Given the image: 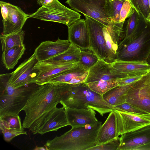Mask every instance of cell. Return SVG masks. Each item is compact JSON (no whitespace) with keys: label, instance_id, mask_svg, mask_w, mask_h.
I'll use <instances>...</instances> for the list:
<instances>
[{"label":"cell","instance_id":"1","mask_svg":"<svg viewBox=\"0 0 150 150\" xmlns=\"http://www.w3.org/2000/svg\"><path fill=\"white\" fill-rule=\"evenodd\" d=\"M69 84L49 82L40 86L32 94L22 110L25 116L22 125L33 134H38L45 120L69 91Z\"/></svg>","mask_w":150,"mask_h":150},{"label":"cell","instance_id":"2","mask_svg":"<svg viewBox=\"0 0 150 150\" xmlns=\"http://www.w3.org/2000/svg\"><path fill=\"white\" fill-rule=\"evenodd\" d=\"M150 52V22L139 14L135 30L118 45L116 60L146 62Z\"/></svg>","mask_w":150,"mask_h":150},{"label":"cell","instance_id":"3","mask_svg":"<svg viewBox=\"0 0 150 150\" xmlns=\"http://www.w3.org/2000/svg\"><path fill=\"white\" fill-rule=\"evenodd\" d=\"M102 122L72 127L60 136L46 142L44 146L49 150H89L96 146V139Z\"/></svg>","mask_w":150,"mask_h":150},{"label":"cell","instance_id":"4","mask_svg":"<svg viewBox=\"0 0 150 150\" xmlns=\"http://www.w3.org/2000/svg\"><path fill=\"white\" fill-rule=\"evenodd\" d=\"M11 75H0V118L19 115L32 93L40 86L34 83L14 88L8 82Z\"/></svg>","mask_w":150,"mask_h":150},{"label":"cell","instance_id":"5","mask_svg":"<svg viewBox=\"0 0 150 150\" xmlns=\"http://www.w3.org/2000/svg\"><path fill=\"white\" fill-rule=\"evenodd\" d=\"M65 107L87 109L91 108L103 116L113 110L100 95L91 90L85 82L71 84L68 96L60 103Z\"/></svg>","mask_w":150,"mask_h":150},{"label":"cell","instance_id":"6","mask_svg":"<svg viewBox=\"0 0 150 150\" xmlns=\"http://www.w3.org/2000/svg\"><path fill=\"white\" fill-rule=\"evenodd\" d=\"M79 12L65 6L58 0L41 6L34 13L28 14V18L57 22L67 26L81 18Z\"/></svg>","mask_w":150,"mask_h":150},{"label":"cell","instance_id":"7","mask_svg":"<svg viewBox=\"0 0 150 150\" xmlns=\"http://www.w3.org/2000/svg\"><path fill=\"white\" fill-rule=\"evenodd\" d=\"M73 10L91 17L106 26L111 21L109 0H67Z\"/></svg>","mask_w":150,"mask_h":150},{"label":"cell","instance_id":"8","mask_svg":"<svg viewBox=\"0 0 150 150\" xmlns=\"http://www.w3.org/2000/svg\"><path fill=\"white\" fill-rule=\"evenodd\" d=\"M126 102L150 114V71L132 85Z\"/></svg>","mask_w":150,"mask_h":150},{"label":"cell","instance_id":"9","mask_svg":"<svg viewBox=\"0 0 150 150\" xmlns=\"http://www.w3.org/2000/svg\"><path fill=\"white\" fill-rule=\"evenodd\" d=\"M117 138L125 133L150 125V114H136L113 109Z\"/></svg>","mask_w":150,"mask_h":150},{"label":"cell","instance_id":"10","mask_svg":"<svg viewBox=\"0 0 150 150\" xmlns=\"http://www.w3.org/2000/svg\"><path fill=\"white\" fill-rule=\"evenodd\" d=\"M3 25V34L7 35L22 30L28 14L19 7L2 1H0Z\"/></svg>","mask_w":150,"mask_h":150},{"label":"cell","instance_id":"11","mask_svg":"<svg viewBox=\"0 0 150 150\" xmlns=\"http://www.w3.org/2000/svg\"><path fill=\"white\" fill-rule=\"evenodd\" d=\"M38 62L33 54L11 73L8 84L13 88H17L35 83L39 71L35 67Z\"/></svg>","mask_w":150,"mask_h":150},{"label":"cell","instance_id":"12","mask_svg":"<svg viewBox=\"0 0 150 150\" xmlns=\"http://www.w3.org/2000/svg\"><path fill=\"white\" fill-rule=\"evenodd\" d=\"M117 150H144L150 146V125L122 134Z\"/></svg>","mask_w":150,"mask_h":150},{"label":"cell","instance_id":"13","mask_svg":"<svg viewBox=\"0 0 150 150\" xmlns=\"http://www.w3.org/2000/svg\"><path fill=\"white\" fill-rule=\"evenodd\" d=\"M88 31L91 48L100 59L108 62V55L103 28L104 25L98 21L84 16Z\"/></svg>","mask_w":150,"mask_h":150},{"label":"cell","instance_id":"14","mask_svg":"<svg viewBox=\"0 0 150 150\" xmlns=\"http://www.w3.org/2000/svg\"><path fill=\"white\" fill-rule=\"evenodd\" d=\"M124 22H115L111 21L103 28L108 63H113L116 61V52L120 42V40L123 32Z\"/></svg>","mask_w":150,"mask_h":150},{"label":"cell","instance_id":"15","mask_svg":"<svg viewBox=\"0 0 150 150\" xmlns=\"http://www.w3.org/2000/svg\"><path fill=\"white\" fill-rule=\"evenodd\" d=\"M77 65L76 63L38 62L35 67L39 71L35 83L39 86L47 83L53 78Z\"/></svg>","mask_w":150,"mask_h":150},{"label":"cell","instance_id":"16","mask_svg":"<svg viewBox=\"0 0 150 150\" xmlns=\"http://www.w3.org/2000/svg\"><path fill=\"white\" fill-rule=\"evenodd\" d=\"M71 44L68 40L58 38L55 41L42 42L35 49L34 54L38 62H43L59 55L69 49Z\"/></svg>","mask_w":150,"mask_h":150},{"label":"cell","instance_id":"17","mask_svg":"<svg viewBox=\"0 0 150 150\" xmlns=\"http://www.w3.org/2000/svg\"><path fill=\"white\" fill-rule=\"evenodd\" d=\"M68 40L80 49L91 48L88 31L85 20H78L67 26Z\"/></svg>","mask_w":150,"mask_h":150},{"label":"cell","instance_id":"18","mask_svg":"<svg viewBox=\"0 0 150 150\" xmlns=\"http://www.w3.org/2000/svg\"><path fill=\"white\" fill-rule=\"evenodd\" d=\"M64 107L69 125L72 127L94 125L99 122L96 116L95 111L91 108L85 109Z\"/></svg>","mask_w":150,"mask_h":150},{"label":"cell","instance_id":"19","mask_svg":"<svg viewBox=\"0 0 150 150\" xmlns=\"http://www.w3.org/2000/svg\"><path fill=\"white\" fill-rule=\"evenodd\" d=\"M110 71L130 76L143 75L150 71V65L145 61L116 60L111 63Z\"/></svg>","mask_w":150,"mask_h":150},{"label":"cell","instance_id":"20","mask_svg":"<svg viewBox=\"0 0 150 150\" xmlns=\"http://www.w3.org/2000/svg\"><path fill=\"white\" fill-rule=\"evenodd\" d=\"M111 63L99 59L97 63L88 70V74L84 82L86 83L100 80H116L125 78L128 75L122 73L111 72Z\"/></svg>","mask_w":150,"mask_h":150},{"label":"cell","instance_id":"21","mask_svg":"<svg viewBox=\"0 0 150 150\" xmlns=\"http://www.w3.org/2000/svg\"><path fill=\"white\" fill-rule=\"evenodd\" d=\"M67 125L69 124L64 106L60 108L56 107L44 121L38 134L42 135L49 132L57 131Z\"/></svg>","mask_w":150,"mask_h":150},{"label":"cell","instance_id":"22","mask_svg":"<svg viewBox=\"0 0 150 150\" xmlns=\"http://www.w3.org/2000/svg\"><path fill=\"white\" fill-rule=\"evenodd\" d=\"M118 138L116 137L115 117L113 110L110 112L99 130L96 139V145Z\"/></svg>","mask_w":150,"mask_h":150},{"label":"cell","instance_id":"23","mask_svg":"<svg viewBox=\"0 0 150 150\" xmlns=\"http://www.w3.org/2000/svg\"><path fill=\"white\" fill-rule=\"evenodd\" d=\"M133 83L125 86H117L103 94V97L106 102L114 107L125 103L126 93Z\"/></svg>","mask_w":150,"mask_h":150},{"label":"cell","instance_id":"24","mask_svg":"<svg viewBox=\"0 0 150 150\" xmlns=\"http://www.w3.org/2000/svg\"><path fill=\"white\" fill-rule=\"evenodd\" d=\"M26 50L24 45L14 47L3 52L1 56L2 62L8 70L13 69L24 54Z\"/></svg>","mask_w":150,"mask_h":150},{"label":"cell","instance_id":"25","mask_svg":"<svg viewBox=\"0 0 150 150\" xmlns=\"http://www.w3.org/2000/svg\"><path fill=\"white\" fill-rule=\"evenodd\" d=\"M81 49L71 44L70 48L64 52L44 62L52 63H77L79 61Z\"/></svg>","mask_w":150,"mask_h":150},{"label":"cell","instance_id":"26","mask_svg":"<svg viewBox=\"0 0 150 150\" xmlns=\"http://www.w3.org/2000/svg\"><path fill=\"white\" fill-rule=\"evenodd\" d=\"M24 35L25 32L22 30L7 35H1L0 38L2 52L14 47L24 45Z\"/></svg>","mask_w":150,"mask_h":150},{"label":"cell","instance_id":"27","mask_svg":"<svg viewBox=\"0 0 150 150\" xmlns=\"http://www.w3.org/2000/svg\"><path fill=\"white\" fill-rule=\"evenodd\" d=\"M99 59L91 48L81 49L80 58L76 64L81 68L88 70L95 65Z\"/></svg>","mask_w":150,"mask_h":150},{"label":"cell","instance_id":"28","mask_svg":"<svg viewBox=\"0 0 150 150\" xmlns=\"http://www.w3.org/2000/svg\"><path fill=\"white\" fill-rule=\"evenodd\" d=\"M87 71L81 68L77 65L53 78L49 82L68 83L75 77L82 75Z\"/></svg>","mask_w":150,"mask_h":150},{"label":"cell","instance_id":"29","mask_svg":"<svg viewBox=\"0 0 150 150\" xmlns=\"http://www.w3.org/2000/svg\"><path fill=\"white\" fill-rule=\"evenodd\" d=\"M90 89L102 96L112 88L118 85L117 79L100 80L87 83Z\"/></svg>","mask_w":150,"mask_h":150},{"label":"cell","instance_id":"30","mask_svg":"<svg viewBox=\"0 0 150 150\" xmlns=\"http://www.w3.org/2000/svg\"><path fill=\"white\" fill-rule=\"evenodd\" d=\"M0 127L16 130H24L19 115H7L0 118Z\"/></svg>","mask_w":150,"mask_h":150},{"label":"cell","instance_id":"31","mask_svg":"<svg viewBox=\"0 0 150 150\" xmlns=\"http://www.w3.org/2000/svg\"><path fill=\"white\" fill-rule=\"evenodd\" d=\"M134 8L148 21L150 14L148 0H129Z\"/></svg>","mask_w":150,"mask_h":150},{"label":"cell","instance_id":"32","mask_svg":"<svg viewBox=\"0 0 150 150\" xmlns=\"http://www.w3.org/2000/svg\"><path fill=\"white\" fill-rule=\"evenodd\" d=\"M125 0H109V9L111 21L120 22V13Z\"/></svg>","mask_w":150,"mask_h":150},{"label":"cell","instance_id":"33","mask_svg":"<svg viewBox=\"0 0 150 150\" xmlns=\"http://www.w3.org/2000/svg\"><path fill=\"white\" fill-rule=\"evenodd\" d=\"M127 21L124 38L131 35L137 28L139 19V13L135 9L134 12Z\"/></svg>","mask_w":150,"mask_h":150},{"label":"cell","instance_id":"34","mask_svg":"<svg viewBox=\"0 0 150 150\" xmlns=\"http://www.w3.org/2000/svg\"><path fill=\"white\" fill-rule=\"evenodd\" d=\"M134 10L129 0H125L120 12V22L125 21L126 18L131 16Z\"/></svg>","mask_w":150,"mask_h":150},{"label":"cell","instance_id":"35","mask_svg":"<svg viewBox=\"0 0 150 150\" xmlns=\"http://www.w3.org/2000/svg\"><path fill=\"white\" fill-rule=\"evenodd\" d=\"M119 137L103 144L96 145L89 150H117L119 146Z\"/></svg>","mask_w":150,"mask_h":150},{"label":"cell","instance_id":"36","mask_svg":"<svg viewBox=\"0 0 150 150\" xmlns=\"http://www.w3.org/2000/svg\"><path fill=\"white\" fill-rule=\"evenodd\" d=\"M0 129L3 134L4 139L7 142H10L15 137L21 134L27 135V132L24 130L7 129L0 127Z\"/></svg>","mask_w":150,"mask_h":150},{"label":"cell","instance_id":"37","mask_svg":"<svg viewBox=\"0 0 150 150\" xmlns=\"http://www.w3.org/2000/svg\"><path fill=\"white\" fill-rule=\"evenodd\" d=\"M113 109L136 114H148L146 112L126 102L115 106Z\"/></svg>","mask_w":150,"mask_h":150},{"label":"cell","instance_id":"38","mask_svg":"<svg viewBox=\"0 0 150 150\" xmlns=\"http://www.w3.org/2000/svg\"><path fill=\"white\" fill-rule=\"evenodd\" d=\"M144 75L129 76L125 78L117 79L118 82V86H125L133 83L140 79Z\"/></svg>","mask_w":150,"mask_h":150},{"label":"cell","instance_id":"39","mask_svg":"<svg viewBox=\"0 0 150 150\" xmlns=\"http://www.w3.org/2000/svg\"><path fill=\"white\" fill-rule=\"evenodd\" d=\"M88 74V70L83 74L75 77L72 79L68 83L75 84L84 82Z\"/></svg>","mask_w":150,"mask_h":150},{"label":"cell","instance_id":"40","mask_svg":"<svg viewBox=\"0 0 150 150\" xmlns=\"http://www.w3.org/2000/svg\"><path fill=\"white\" fill-rule=\"evenodd\" d=\"M54 0H37V4L40 6H43L51 3Z\"/></svg>","mask_w":150,"mask_h":150},{"label":"cell","instance_id":"41","mask_svg":"<svg viewBox=\"0 0 150 150\" xmlns=\"http://www.w3.org/2000/svg\"><path fill=\"white\" fill-rule=\"evenodd\" d=\"M35 150H47L46 147L44 146V147H38L36 146L35 148L34 149Z\"/></svg>","mask_w":150,"mask_h":150},{"label":"cell","instance_id":"42","mask_svg":"<svg viewBox=\"0 0 150 150\" xmlns=\"http://www.w3.org/2000/svg\"><path fill=\"white\" fill-rule=\"evenodd\" d=\"M146 62L148 64L150 65V52L146 59Z\"/></svg>","mask_w":150,"mask_h":150},{"label":"cell","instance_id":"43","mask_svg":"<svg viewBox=\"0 0 150 150\" xmlns=\"http://www.w3.org/2000/svg\"><path fill=\"white\" fill-rule=\"evenodd\" d=\"M148 1H149V7L150 9V0H148ZM148 21L150 22V14L149 17L148 19Z\"/></svg>","mask_w":150,"mask_h":150},{"label":"cell","instance_id":"44","mask_svg":"<svg viewBox=\"0 0 150 150\" xmlns=\"http://www.w3.org/2000/svg\"><path fill=\"white\" fill-rule=\"evenodd\" d=\"M144 150H150V146H149L145 148Z\"/></svg>","mask_w":150,"mask_h":150}]
</instances>
